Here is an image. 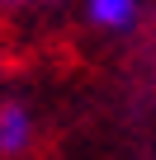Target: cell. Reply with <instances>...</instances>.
<instances>
[{
  "label": "cell",
  "instance_id": "obj_2",
  "mask_svg": "<svg viewBox=\"0 0 156 160\" xmlns=\"http://www.w3.org/2000/svg\"><path fill=\"white\" fill-rule=\"evenodd\" d=\"M85 10L100 28H128L137 19V0H85Z\"/></svg>",
  "mask_w": 156,
  "mask_h": 160
},
{
  "label": "cell",
  "instance_id": "obj_1",
  "mask_svg": "<svg viewBox=\"0 0 156 160\" xmlns=\"http://www.w3.org/2000/svg\"><path fill=\"white\" fill-rule=\"evenodd\" d=\"M33 137V118L24 104H0V151L5 155H19Z\"/></svg>",
  "mask_w": 156,
  "mask_h": 160
}]
</instances>
